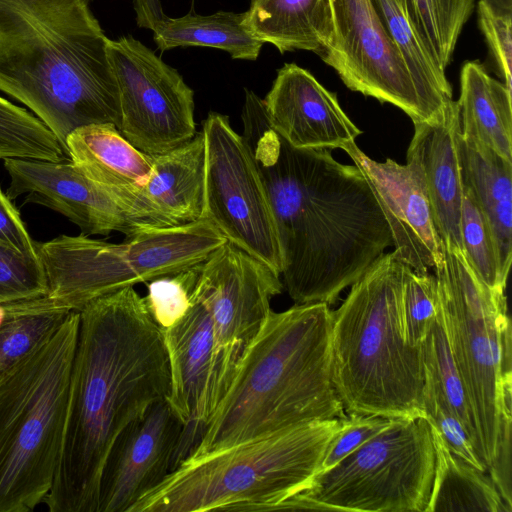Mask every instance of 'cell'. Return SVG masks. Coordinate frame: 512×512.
Listing matches in <instances>:
<instances>
[{"label": "cell", "instance_id": "1", "mask_svg": "<svg viewBox=\"0 0 512 512\" xmlns=\"http://www.w3.org/2000/svg\"><path fill=\"white\" fill-rule=\"evenodd\" d=\"M241 119L274 217L283 287L295 304H333L393 246L378 201L355 164L289 145L249 89Z\"/></svg>", "mask_w": 512, "mask_h": 512}, {"label": "cell", "instance_id": "2", "mask_svg": "<svg viewBox=\"0 0 512 512\" xmlns=\"http://www.w3.org/2000/svg\"><path fill=\"white\" fill-rule=\"evenodd\" d=\"M162 332L133 286L79 310L66 421L50 512H97L102 469L117 436L166 399Z\"/></svg>", "mask_w": 512, "mask_h": 512}, {"label": "cell", "instance_id": "3", "mask_svg": "<svg viewBox=\"0 0 512 512\" xmlns=\"http://www.w3.org/2000/svg\"><path fill=\"white\" fill-rule=\"evenodd\" d=\"M108 40L90 0H0V91L27 106L64 149L79 127L119 129Z\"/></svg>", "mask_w": 512, "mask_h": 512}, {"label": "cell", "instance_id": "4", "mask_svg": "<svg viewBox=\"0 0 512 512\" xmlns=\"http://www.w3.org/2000/svg\"><path fill=\"white\" fill-rule=\"evenodd\" d=\"M332 322L333 311L322 302L271 310L187 458L346 417L332 382Z\"/></svg>", "mask_w": 512, "mask_h": 512}, {"label": "cell", "instance_id": "5", "mask_svg": "<svg viewBox=\"0 0 512 512\" xmlns=\"http://www.w3.org/2000/svg\"><path fill=\"white\" fill-rule=\"evenodd\" d=\"M407 265L385 253L353 285L332 322V382L346 415L425 417L421 346L402 325Z\"/></svg>", "mask_w": 512, "mask_h": 512}, {"label": "cell", "instance_id": "6", "mask_svg": "<svg viewBox=\"0 0 512 512\" xmlns=\"http://www.w3.org/2000/svg\"><path fill=\"white\" fill-rule=\"evenodd\" d=\"M342 419L310 421L186 458L128 512L276 511L311 485Z\"/></svg>", "mask_w": 512, "mask_h": 512}, {"label": "cell", "instance_id": "7", "mask_svg": "<svg viewBox=\"0 0 512 512\" xmlns=\"http://www.w3.org/2000/svg\"><path fill=\"white\" fill-rule=\"evenodd\" d=\"M79 311L0 378V512L33 511L54 481Z\"/></svg>", "mask_w": 512, "mask_h": 512}, {"label": "cell", "instance_id": "8", "mask_svg": "<svg viewBox=\"0 0 512 512\" xmlns=\"http://www.w3.org/2000/svg\"><path fill=\"white\" fill-rule=\"evenodd\" d=\"M434 268L455 362L477 434V455L486 471L495 461L511 420V323L504 292L489 288L464 253L441 240Z\"/></svg>", "mask_w": 512, "mask_h": 512}, {"label": "cell", "instance_id": "9", "mask_svg": "<svg viewBox=\"0 0 512 512\" xmlns=\"http://www.w3.org/2000/svg\"><path fill=\"white\" fill-rule=\"evenodd\" d=\"M226 238L205 219L172 227H147L109 243L87 235H61L37 243L48 293L79 311L90 301L201 263Z\"/></svg>", "mask_w": 512, "mask_h": 512}, {"label": "cell", "instance_id": "10", "mask_svg": "<svg viewBox=\"0 0 512 512\" xmlns=\"http://www.w3.org/2000/svg\"><path fill=\"white\" fill-rule=\"evenodd\" d=\"M435 449L426 417L389 424L277 510L426 512Z\"/></svg>", "mask_w": 512, "mask_h": 512}, {"label": "cell", "instance_id": "11", "mask_svg": "<svg viewBox=\"0 0 512 512\" xmlns=\"http://www.w3.org/2000/svg\"><path fill=\"white\" fill-rule=\"evenodd\" d=\"M205 147L203 217L226 238L279 275L282 259L269 199L244 137L226 115L203 122Z\"/></svg>", "mask_w": 512, "mask_h": 512}, {"label": "cell", "instance_id": "12", "mask_svg": "<svg viewBox=\"0 0 512 512\" xmlns=\"http://www.w3.org/2000/svg\"><path fill=\"white\" fill-rule=\"evenodd\" d=\"M283 288L278 273L229 241L202 262L193 295L207 310L213 326L216 408L262 329L271 299Z\"/></svg>", "mask_w": 512, "mask_h": 512}, {"label": "cell", "instance_id": "13", "mask_svg": "<svg viewBox=\"0 0 512 512\" xmlns=\"http://www.w3.org/2000/svg\"><path fill=\"white\" fill-rule=\"evenodd\" d=\"M108 55L118 88V130L133 146L156 156L194 138V92L176 69L132 36L109 39Z\"/></svg>", "mask_w": 512, "mask_h": 512}, {"label": "cell", "instance_id": "14", "mask_svg": "<svg viewBox=\"0 0 512 512\" xmlns=\"http://www.w3.org/2000/svg\"><path fill=\"white\" fill-rule=\"evenodd\" d=\"M333 35L318 55L352 91L389 103L413 123L434 118L372 0H331Z\"/></svg>", "mask_w": 512, "mask_h": 512}, {"label": "cell", "instance_id": "15", "mask_svg": "<svg viewBox=\"0 0 512 512\" xmlns=\"http://www.w3.org/2000/svg\"><path fill=\"white\" fill-rule=\"evenodd\" d=\"M4 167L10 177L6 194L11 200L24 195L25 203L39 204L64 215L83 235L117 231L129 237L149 227L86 177L69 157L59 161L7 158Z\"/></svg>", "mask_w": 512, "mask_h": 512}, {"label": "cell", "instance_id": "16", "mask_svg": "<svg viewBox=\"0 0 512 512\" xmlns=\"http://www.w3.org/2000/svg\"><path fill=\"white\" fill-rule=\"evenodd\" d=\"M184 425L166 399L117 436L105 460L97 512H128L172 471Z\"/></svg>", "mask_w": 512, "mask_h": 512}, {"label": "cell", "instance_id": "17", "mask_svg": "<svg viewBox=\"0 0 512 512\" xmlns=\"http://www.w3.org/2000/svg\"><path fill=\"white\" fill-rule=\"evenodd\" d=\"M161 332L170 374L166 400L184 425L174 470L190 455L216 409L215 338L210 316L193 293L186 315Z\"/></svg>", "mask_w": 512, "mask_h": 512}, {"label": "cell", "instance_id": "18", "mask_svg": "<svg viewBox=\"0 0 512 512\" xmlns=\"http://www.w3.org/2000/svg\"><path fill=\"white\" fill-rule=\"evenodd\" d=\"M344 150L367 179L389 225L394 253L416 272H428L442 259L429 200L417 168L392 159L379 162L368 157L356 143Z\"/></svg>", "mask_w": 512, "mask_h": 512}, {"label": "cell", "instance_id": "19", "mask_svg": "<svg viewBox=\"0 0 512 512\" xmlns=\"http://www.w3.org/2000/svg\"><path fill=\"white\" fill-rule=\"evenodd\" d=\"M263 104L272 128L297 149H342L362 133L337 95L295 63L278 70Z\"/></svg>", "mask_w": 512, "mask_h": 512}, {"label": "cell", "instance_id": "20", "mask_svg": "<svg viewBox=\"0 0 512 512\" xmlns=\"http://www.w3.org/2000/svg\"><path fill=\"white\" fill-rule=\"evenodd\" d=\"M205 147L202 132L168 152L153 156L147 183L117 193L121 204L149 227H172L202 219Z\"/></svg>", "mask_w": 512, "mask_h": 512}, {"label": "cell", "instance_id": "21", "mask_svg": "<svg viewBox=\"0 0 512 512\" xmlns=\"http://www.w3.org/2000/svg\"><path fill=\"white\" fill-rule=\"evenodd\" d=\"M413 124L414 134L406 160L417 168L422 178L439 237L462 250L461 131L456 101L434 118Z\"/></svg>", "mask_w": 512, "mask_h": 512}, {"label": "cell", "instance_id": "22", "mask_svg": "<svg viewBox=\"0 0 512 512\" xmlns=\"http://www.w3.org/2000/svg\"><path fill=\"white\" fill-rule=\"evenodd\" d=\"M65 149L86 177L113 196L144 186L152 174L153 156L133 146L113 124L73 130L65 140Z\"/></svg>", "mask_w": 512, "mask_h": 512}, {"label": "cell", "instance_id": "23", "mask_svg": "<svg viewBox=\"0 0 512 512\" xmlns=\"http://www.w3.org/2000/svg\"><path fill=\"white\" fill-rule=\"evenodd\" d=\"M459 155L463 185L490 225L506 283L512 260V161L461 134Z\"/></svg>", "mask_w": 512, "mask_h": 512}, {"label": "cell", "instance_id": "24", "mask_svg": "<svg viewBox=\"0 0 512 512\" xmlns=\"http://www.w3.org/2000/svg\"><path fill=\"white\" fill-rule=\"evenodd\" d=\"M511 92L478 61L464 63L456 101L461 136L512 161Z\"/></svg>", "mask_w": 512, "mask_h": 512}, {"label": "cell", "instance_id": "25", "mask_svg": "<svg viewBox=\"0 0 512 512\" xmlns=\"http://www.w3.org/2000/svg\"><path fill=\"white\" fill-rule=\"evenodd\" d=\"M245 15L251 33L282 54L305 50L319 55L333 35L331 0H250Z\"/></svg>", "mask_w": 512, "mask_h": 512}, {"label": "cell", "instance_id": "26", "mask_svg": "<svg viewBox=\"0 0 512 512\" xmlns=\"http://www.w3.org/2000/svg\"><path fill=\"white\" fill-rule=\"evenodd\" d=\"M429 425L435 468L426 512H511L490 476L454 454Z\"/></svg>", "mask_w": 512, "mask_h": 512}, {"label": "cell", "instance_id": "27", "mask_svg": "<svg viewBox=\"0 0 512 512\" xmlns=\"http://www.w3.org/2000/svg\"><path fill=\"white\" fill-rule=\"evenodd\" d=\"M244 13L218 11L211 15L166 16L152 29L161 51L177 47H210L224 50L232 59L256 60L264 43L248 29Z\"/></svg>", "mask_w": 512, "mask_h": 512}, {"label": "cell", "instance_id": "28", "mask_svg": "<svg viewBox=\"0 0 512 512\" xmlns=\"http://www.w3.org/2000/svg\"><path fill=\"white\" fill-rule=\"evenodd\" d=\"M389 36L397 45L417 89L434 115L453 102L443 69L419 34L404 0H372Z\"/></svg>", "mask_w": 512, "mask_h": 512}, {"label": "cell", "instance_id": "29", "mask_svg": "<svg viewBox=\"0 0 512 512\" xmlns=\"http://www.w3.org/2000/svg\"><path fill=\"white\" fill-rule=\"evenodd\" d=\"M0 326V378L50 337L73 311L48 295L4 303Z\"/></svg>", "mask_w": 512, "mask_h": 512}, {"label": "cell", "instance_id": "30", "mask_svg": "<svg viewBox=\"0 0 512 512\" xmlns=\"http://www.w3.org/2000/svg\"><path fill=\"white\" fill-rule=\"evenodd\" d=\"M421 351L425 371L432 377L450 409L461 421L477 454L475 423L454 359L440 302L437 315L421 344Z\"/></svg>", "mask_w": 512, "mask_h": 512}, {"label": "cell", "instance_id": "31", "mask_svg": "<svg viewBox=\"0 0 512 512\" xmlns=\"http://www.w3.org/2000/svg\"><path fill=\"white\" fill-rule=\"evenodd\" d=\"M424 42L439 65L450 64L475 0H404Z\"/></svg>", "mask_w": 512, "mask_h": 512}, {"label": "cell", "instance_id": "32", "mask_svg": "<svg viewBox=\"0 0 512 512\" xmlns=\"http://www.w3.org/2000/svg\"><path fill=\"white\" fill-rule=\"evenodd\" d=\"M66 157L62 144L40 119L0 96V159Z\"/></svg>", "mask_w": 512, "mask_h": 512}, {"label": "cell", "instance_id": "33", "mask_svg": "<svg viewBox=\"0 0 512 512\" xmlns=\"http://www.w3.org/2000/svg\"><path fill=\"white\" fill-rule=\"evenodd\" d=\"M460 235L462 251L480 279L493 290L505 291L506 283L501 278L492 230L471 192L464 185Z\"/></svg>", "mask_w": 512, "mask_h": 512}, {"label": "cell", "instance_id": "34", "mask_svg": "<svg viewBox=\"0 0 512 512\" xmlns=\"http://www.w3.org/2000/svg\"><path fill=\"white\" fill-rule=\"evenodd\" d=\"M201 268L202 262L147 282L144 299L160 330L174 326L188 312Z\"/></svg>", "mask_w": 512, "mask_h": 512}, {"label": "cell", "instance_id": "35", "mask_svg": "<svg viewBox=\"0 0 512 512\" xmlns=\"http://www.w3.org/2000/svg\"><path fill=\"white\" fill-rule=\"evenodd\" d=\"M402 325L410 346H421L439 309L435 275L407 266L402 285Z\"/></svg>", "mask_w": 512, "mask_h": 512}, {"label": "cell", "instance_id": "36", "mask_svg": "<svg viewBox=\"0 0 512 512\" xmlns=\"http://www.w3.org/2000/svg\"><path fill=\"white\" fill-rule=\"evenodd\" d=\"M48 293L40 257L23 254L0 243V304Z\"/></svg>", "mask_w": 512, "mask_h": 512}, {"label": "cell", "instance_id": "37", "mask_svg": "<svg viewBox=\"0 0 512 512\" xmlns=\"http://www.w3.org/2000/svg\"><path fill=\"white\" fill-rule=\"evenodd\" d=\"M423 407L426 419L435 426L447 447L475 468L487 472L476 454L466 429L452 412L436 383L426 371Z\"/></svg>", "mask_w": 512, "mask_h": 512}, {"label": "cell", "instance_id": "38", "mask_svg": "<svg viewBox=\"0 0 512 512\" xmlns=\"http://www.w3.org/2000/svg\"><path fill=\"white\" fill-rule=\"evenodd\" d=\"M512 13L493 9L484 0L478 2L480 29L488 44L502 82L512 90Z\"/></svg>", "mask_w": 512, "mask_h": 512}, {"label": "cell", "instance_id": "39", "mask_svg": "<svg viewBox=\"0 0 512 512\" xmlns=\"http://www.w3.org/2000/svg\"><path fill=\"white\" fill-rule=\"evenodd\" d=\"M391 418L367 415H347L329 443L319 473L324 472L355 451L385 428ZM318 473V474H319Z\"/></svg>", "mask_w": 512, "mask_h": 512}, {"label": "cell", "instance_id": "40", "mask_svg": "<svg viewBox=\"0 0 512 512\" xmlns=\"http://www.w3.org/2000/svg\"><path fill=\"white\" fill-rule=\"evenodd\" d=\"M0 243L23 254L39 257L35 243L26 229L18 209L0 188Z\"/></svg>", "mask_w": 512, "mask_h": 512}, {"label": "cell", "instance_id": "41", "mask_svg": "<svg viewBox=\"0 0 512 512\" xmlns=\"http://www.w3.org/2000/svg\"><path fill=\"white\" fill-rule=\"evenodd\" d=\"M137 25L152 31L155 24L166 17L159 0H133Z\"/></svg>", "mask_w": 512, "mask_h": 512}, {"label": "cell", "instance_id": "42", "mask_svg": "<svg viewBox=\"0 0 512 512\" xmlns=\"http://www.w3.org/2000/svg\"><path fill=\"white\" fill-rule=\"evenodd\" d=\"M493 9L502 13H512V0H484Z\"/></svg>", "mask_w": 512, "mask_h": 512}, {"label": "cell", "instance_id": "43", "mask_svg": "<svg viewBox=\"0 0 512 512\" xmlns=\"http://www.w3.org/2000/svg\"><path fill=\"white\" fill-rule=\"evenodd\" d=\"M6 315L5 304H0V326L2 325Z\"/></svg>", "mask_w": 512, "mask_h": 512}]
</instances>
